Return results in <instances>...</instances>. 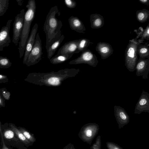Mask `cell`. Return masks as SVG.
Instances as JSON below:
<instances>
[{
    "mask_svg": "<svg viewBox=\"0 0 149 149\" xmlns=\"http://www.w3.org/2000/svg\"><path fill=\"white\" fill-rule=\"evenodd\" d=\"M140 29V33H138L137 34V37L138 38L140 37L141 38L147 40H149V23L148 24L147 26L144 29H141L143 28L139 27Z\"/></svg>",
    "mask_w": 149,
    "mask_h": 149,
    "instance_id": "603a6c76",
    "label": "cell"
},
{
    "mask_svg": "<svg viewBox=\"0 0 149 149\" xmlns=\"http://www.w3.org/2000/svg\"><path fill=\"white\" fill-rule=\"evenodd\" d=\"M19 130L23 133L26 139L33 143L36 141V139L33 134L24 128L20 127Z\"/></svg>",
    "mask_w": 149,
    "mask_h": 149,
    "instance_id": "cb8c5ba5",
    "label": "cell"
},
{
    "mask_svg": "<svg viewBox=\"0 0 149 149\" xmlns=\"http://www.w3.org/2000/svg\"><path fill=\"white\" fill-rule=\"evenodd\" d=\"M64 2L66 6L70 8H74L77 5V2L74 0H65Z\"/></svg>",
    "mask_w": 149,
    "mask_h": 149,
    "instance_id": "4dcf8cb0",
    "label": "cell"
},
{
    "mask_svg": "<svg viewBox=\"0 0 149 149\" xmlns=\"http://www.w3.org/2000/svg\"><path fill=\"white\" fill-rule=\"evenodd\" d=\"M25 10L22 9L19 13L15 16L13 23V36L12 42L16 45L19 44V41L20 40L21 32L23 25Z\"/></svg>",
    "mask_w": 149,
    "mask_h": 149,
    "instance_id": "8992f818",
    "label": "cell"
},
{
    "mask_svg": "<svg viewBox=\"0 0 149 149\" xmlns=\"http://www.w3.org/2000/svg\"><path fill=\"white\" fill-rule=\"evenodd\" d=\"M59 12L58 7L55 6L51 8L46 16L43 27L46 34V50L62 35L61 30L63 25L62 22L61 20H58L56 17Z\"/></svg>",
    "mask_w": 149,
    "mask_h": 149,
    "instance_id": "6da1fadb",
    "label": "cell"
},
{
    "mask_svg": "<svg viewBox=\"0 0 149 149\" xmlns=\"http://www.w3.org/2000/svg\"><path fill=\"white\" fill-rule=\"evenodd\" d=\"M10 127L12 130L22 142L26 145L29 146L32 145L33 143L28 140L19 129L13 125H11Z\"/></svg>",
    "mask_w": 149,
    "mask_h": 149,
    "instance_id": "44dd1931",
    "label": "cell"
},
{
    "mask_svg": "<svg viewBox=\"0 0 149 149\" xmlns=\"http://www.w3.org/2000/svg\"><path fill=\"white\" fill-rule=\"evenodd\" d=\"M64 38V36L62 34L60 38L57 40L52 43L46 50L47 56L49 59L50 60L54 54Z\"/></svg>",
    "mask_w": 149,
    "mask_h": 149,
    "instance_id": "e0dca14e",
    "label": "cell"
},
{
    "mask_svg": "<svg viewBox=\"0 0 149 149\" xmlns=\"http://www.w3.org/2000/svg\"><path fill=\"white\" fill-rule=\"evenodd\" d=\"M8 81V77L6 75L0 74V83H6Z\"/></svg>",
    "mask_w": 149,
    "mask_h": 149,
    "instance_id": "d6a6232c",
    "label": "cell"
},
{
    "mask_svg": "<svg viewBox=\"0 0 149 149\" xmlns=\"http://www.w3.org/2000/svg\"><path fill=\"white\" fill-rule=\"evenodd\" d=\"M79 39L72 40L65 43L58 50L57 55L77 54Z\"/></svg>",
    "mask_w": 149,
    "mask_h": 149,
    "instance_id": "4fadbf2b",
    "label": "cell"
},
{
    "mask_svg": "<svg viewBox=\"0 0 149 149\" xmlns=\"http://www.w3.org/2000/svg\"><path fill=\"white\" fill-rule=\"evenodd\" d=\"M143 112L149 113V93L144 90L136 104L134 113L140 114Z\"/></svg>",
    "mask_w": 149,
    "mask_h": 149,
    "instance_id": "ba28073f",
    "label": "cell"
},
{
    "mask_svg": "<svg viewBox=\"0 0 149 149\" xmlns=\"http://www.w3.org/2000/svg\"><path fill=\"white\" fill-rule=\"evenodd\" d=\"M9 0H0V17L3 15L7 10Z\"/></svg>",
    "mask_w": 149,
    "mask_h": 149,
    "instance_id": "484cf974",
    "label": "cell"
},
{
    "mask_svg": "<svg viewBox=\"0 0 149 149\" xmlns=\"http://www.w3.org/2000/svg\"><path fill=\"white\" fill-rule=\"evenodd\" d=\"M48 81L50 84L54 86L58 85L60 83L59 78L56 77H51L48 79Z\"/></svg>",
    "mask_w": 149,
    "mask_h": 149,
    "instance_id": "1f68e13d",
    "label": "cell"
},
{
    "mask_svg": "<svg viewBox=\"0 0 149 149\" xmlns=\"http://www.w3.org/2000/svg\"><path fill=\"white\" fill-rule=\"evenodd\" d=\"M1 123L0 121V133L1 134V138L2 139L3 144V147L2 149H9L6 146L5 144L4 143V141H3V136H2V135H3L2 133V132H1Z\"/></svg>",
    "mask_w": 149,
    "mask_h": 149,
    "instance_id": "d590c367",
    "label": "cell"
},
{
    "mask_svg": "<svg viewBox=\"0 0 149 149\" xmlns=\"http://www.w3.org/2000/svg\"><path fill=\"white\" fill-rule=\"evenodd\" d=\"M72 54L56 55L49 60L51 63L55 64L63 62L70 58L73 56Z\"/></svg>",
    "mask_w": 149,
    "mask_h": 149,
    "instance_id": "ffe728a7",
    "label": "cell"
},
{
    "mask_svg": "<svg viewBox=\"0 0 149 149\" xmlns=\"http://www.w3.org/2000/svg\"><path fill=\"white\" fill-rule=\"evenodd\" d=\"M98 63V61L96 56L89 49H86L81 52L79 56L70 61L69 63L70 64H87L95 67Z\"/></svg>",
    "mask_w": 149,
    "mask_h": 149,
    "instance_id": "52a82bcc",
    "label": "cell"
},
{
    "mask_svg": "<svg viewBox=\"0 0 149 149\" xmlns=\"http://www.w3.org/2000/svg\"><path fill=\"white\" fill-rule=\"evenodd\" d=\"M19 6H21L22 5V3L24 1L23 0H16Z\"/></svg>",
    "mask_w": 149,
    "mask_h": 149,
    "instance_id": "74e56055",
    "label": "cell"
},
{
    "mask_svg": "<svg viewBox=\"0 0 149 149\" xmlns=\"http://www.w3.org/2000/svg\"><path fill=\"white\" fill-rule=\"evenodd\" d=\"M43 54L42 41L38 33L36 34L33 46L25 64L30 66L38 63L41 60Z\"/></svg>",
    "mask_w": 149,
    "mask_h": 149,
    "instance_id": "5b68a950",
    "label": "cell"
},
{
    "mask_svg": "<svg viewBox=\"0 0 149 149\" xmlns=\"http://www.w3.org/2000/svg\"><path fill=\"white\" fill-rule=\"evenodd\" d=\"M0 93L3 98L8 100L10 98V93L5 88H3L0 89Z\"/></svg>",
    "mask_w": 149,
    "mask_h": 149,
    "instance_id": "f1b7e54d",
    "label": "cell"
},
{
    "mask_svg": "<svg viewBox=\"0 0 149 149\" xmlns=\"http://www.w3.org/2000/svg\"><path fill=\"white\" fill-rule=\"evenodd\" d=\"M38 28V24L36 23L32 29L26 45L23 61L24 64H25L28 56L33 48Z\"/></svg>",
    "mask_w": 149,
    "mask_h": 149,
    "instance_id": "7c38bea8",
    "label": "cell"
},
{
    "mask_svg": "<svg viewBox=\"0 0 149 149\" xmlns=\"http://www.w3.org/2000/svg\"><path fill=\"white\" fill-rule=\"evenodd\" d=\"M12 64L8 58L0 56V68H8L11 66Z\"/></svg>",
    "mask_w": 149,
    "mask_h": 149,
    "instance_id": "d4e9b609",
    "label": "cell"
},
{
    "mask_svg": "<svg viewBox=\"0 0 149 149\" xmlns=\"http://www.w3.org/2000/svg\"><path fill=\"white\" fill-rule=\"evenodd\" d=\"M141 3L148 6L149 5V0H138Z\"/></svg>",
    "mask_w": 149,
    "mask_h": 149,
    "instance_id": "8d00e7d4",
    "label": "cell"
},
{
    "mask_svg": "<svg viewBox=\"0 0 149 149\" xmlns=\"http://www.w3.org/2000/svg\"><path fill=\"white\" fill-rule=\"evenodd\" d=\"M106 143L107 149H123L117 144L112 142H108Z\"/></svg>",
    "mask_w": 149,
    "mask_h": 149,
    "instance_id": "f546056e",
    "label": "cell"
},
{
    "mask_svg": "<svg viewBox=\"0 0 149 149\" xmlns=\"http://www.w3.org/2000/svg\"><path fill=\"white\" fill-rule=\"evenodd\" d=\"M135 70L137 76H142V78L147 79L149 71V58L139 57L136 64Z\"/></svg>",
    "mask_w": 149,
    "mask_h": 149,
    "instance_id": "30bf717a",
    "label": "cell"
},
{
    "mask_svg": "<svg viewBox=\"0 0 149 149\" xmlns=\"http://www.w3.org/2000/svg\"><path fill=\"white\" fill-rule=\"evenodd\" d=\"M99 130V126L97 124L87 123L82 127L79 133L78 136L84 142L90 145L98 134Z\"/></svg>",
    "mask_w": 149,
    "mask_h": 149,
    "instance_id": "277c9868",
    "label": "cell"
},
{
    "mask_svg": "<svg viewBox=\"0 0 149 149\" xmlns=\"http://www.w3.org/2000/svg\"><path fill=\"white\" fill-rule=\"evenodd\" d=\"M114 110L119 128H122L129 123V116L125 109L120 106H114Z\"/></svg>",
    "mask_w": 149,
    "mask_h": 149,
    "instance_id": "8fae6325",
    "label": "cell"
},
{
    "mask_svg": "<svg viewBox=\"0 0 149 149\" xmlns=\"http://www.w3.org/2000/svg\"><path fill=\"white\" fill-rule=\"evenodd\" d=\"M90 40L87 39L83 38L79 39L78 46L77 54L82 52L87 49L90 44Z\"/></svg>",
    "mask_w": 149,
    "mask_h": 149,
    "instance_id": "7402d4cb",
    "label": "cell"
},
{
    "mask_svg": "<svg viewBox=\"0 0 149 149\" xmlns=\"http://www.w3.org/2000/svg\"><path fill=\"white\" fill-rule=\"evenodd\" d=\"M11 19L8 20L6 26L2 27L0 31V52L3 51L4 47L9 46L11 40L10 36V30Z\"/></svg>",
    "mask_w": 149,
    "mask_h": 149,
    "instance_id": "9c48e42d",
    "label": "cell"
},
{
    "mask_svg": "<svg viewBox=\"0 0 149 149\" xmlns=\"http://www.w3.org/2000/svg\"><path fill=\"white\" fill-rule=\"evenodd\" d=\"M91 27L93 29H99L102 27L104 23L103 17L100 14L95 13L91 14L90 19Z\"/></svg>",
    "mask_w": 149,
    "mask_h": 149,
    "instance_id": "2e32d148",
    "label": "cell"
},
{
    "mask_svg": "<svg viewBox=\"0 0 149 149\" xmlns=\"http://www.w3.org/2000/svg\"><path fill=\"white\" fill-rule=\"evenodd\" d=\"M63 149H76L74 145L71 143H70L66 146H65Z\"/></svg>",
    "mask_w": 149,
    "mask_h": 149,
    "instance_id": "e575fe53",
    "label": "cell"
},
{
    "mask_svg": "<svg viewBox=\"0 0 149 149\" xmlns=\"http://www.w3.org/2000/svg\"><path fill=\"white\" fill-rule=\"evenodd\" d=\"M135 38L129 40L125 52V64L127 69L130 72H133L138 60L137 47L139 43H143L144 40Z\"/></svg>",
    "mask_w": 149,
    "mask_h": 149,
    "instance_id": "3957f363",
    "label": "cell"
},
{
    "mask_svg": "<svg viewBox=\"0 0 149 149\" xmlns=\"http://www.w3.org/2000/svg\"><path fill=\"white\" fill-rule=\"evenodd\" d=\"M70 27L72 30L79 33H84L86 30L82 21L77 17L72 16L68 19Z\"/></svg>",
    "mask_w": 149,
    "mask_h": 149,
    "instance_id": "9a60e30c",
    "label": "cell"
},
{
    "mask_svg": "<svg viewBox=\"0 0 149 149\" xmlns=\"http://www.w3.org/2000/svg\"><path fill=\"white\" fill-rule=\"evenodd\" d=\"M5 99L0 93V107H5Z\"/></svg>",
    "mask_w": 149,
    "mask_h": 149,
    "instance_id": "836d02e7",
    "label": "cell"
},
{
    "mask_svg": "<svg viewBox=\"0 0 149 149\" xmlns=\"http://www.w3.org/2000/svg\"><path fill=\"white\" fill-rule=\"evenodd\" d=\"M149 44L148 42L145 43L144 44H139L137 46V53L139 57L142 58H149Z\"/></svg>",
    "mask_w": 149,
    "mask_h": 149,
    "instance_id": "ac0fdd59",
    "label": "cell"
},
{
    "mask_svg": "<svg viewBox=\"0 0 149 149\" xmlns=\"http://www.w3.org/2000/svg\"><path fill=\"white\" fill-rule=\"evenodd\" d=\"M136 17L139 22L144 23L149 18V11L146 9L138 10L136 12Z\"/></svg>",
    "mask_w": 149,
    "mask_h": 149,
    "instance_id": "d6986e66",
    "label": "cell"
},
{
    "mask_svg": "<svg viewBox=\"0 0 149 149\" xmlns=\"http://www.w3.org/2000/svg\"><path fill=\"white\" fill-rule=\"evenodd\" d=\"M95 50L100 55L102 59L108 58L113 54V52L111 45L109 43L104 42H100L98 43Z\"/></svg>",
    "mask_w": 149,
    "mask_h": 149,
    "instance_id": "5bb4252c",
    "label": "cell"
},
{
    "mask_svg": "<svg viewBox=\"0 0 149 149\" xmlns=\"http://www.w3.org/2000/svg\"><path fill=\"white\" fill-rule=\"evenodd\" d=\"M26 7L27 9L25 13L23 27L18 48L20 58H21L24 54L31 23L35 17L36 10L35 1L29 0Z\"/></svg>",
    "mask_w": 149,
    "mask_h": 149,
    "instance_id": "7a4b0ae2",
    "label": "cell"
},
{
    "mask_svg": "<svg viewBox=\"0 0 149 149\" xmlns=\"http://www.w3.org/2000/svg\"><path fill=\"white\" fill-rule=\"evenodd\" d=\"M3 136L7 139H11L14 136V132L10 129H6L4 130L3 133Z\"/></svg>",
    "mask_w": 149,
    "mask_h": 149,
    "instance_id": "4316f807",
    "label": "cell"
},
{
    "mask_svg": "<svg viewBox=\"0 0 149 149\" xmlns=\"http://www.w3.org/2000/svg\"><path fill=\"white\" fill-rule=\"evenodd\" d=\"M101 140L100 135L97 138L95 142L91 147V149H101Z\"/></svg>",
    "mask_w": 149,
    "mask_h": 149,
    "instance_id": "83f0119b",
    "label": "cell"
}]
</instances>
